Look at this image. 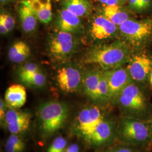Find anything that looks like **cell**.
Segmentation results:
<instances>
[{
	"label": "cell",
	"mask_w": 152,
	"mask_h": 152,
	"mask_svg": "<svg viewBox=\"0 0 152 152\" xmlns=\"http://www.w3.org/2000/svg\"><path fill=\"white\" fill-rule=\"evenodd\" d=\"M119 31L118 26L99 12L91 17L88 34L92 41H103L113 38Z\"/></svg>",
	"instance_id": "cell-9"
},
{
	"label": "cell",
	"mask_w": 152,
	"mask_h": 152,
	"mask_svg": "<svg viewBox=\"0 0 152 152\" xmlns=\"http://www.w3.org/2000/svg\"><path fill=\"white\" fill-rule=\"evenodd\" d=\"M61 7L81 18L91 16L93 10L92 0H61Z\"/></svg>",
	"instance_id": "cell-19"
},
{
	"label": "cell",
	"mask_w": 152,
	"mask_h": 152,
	"mask_svg": "<svg viewBox=\"0 0 152 152\" xmlns=\"http://www.w3.org/2000/svg\"><path fill=\"white\" fill-rule=\"evenodd\" d=\"M114 130L113 122L106 117L98 125L96 130L87 141V144L98 147L108 143L113 136Z\"/></svg>",
	"instance_id": "cell-14"
},
{
	"label": "cell",
	"mask_w": 152,
	"mask_h": 152,
	"mask_svg": "<svg viewBox=\"0 0 152 152\" xmlns=\"http://www.w3.org/2000/svg\"><path fill=\"white\" fill-rule=\"evenodd\" d=\"M130 10L135 12H142L141 0H127Z\"/></svg>",
	"instance_id": "cell-28"
},
{
	"label": "cell",
	"mask_w": 152,
	"mask_h": 152,
	"mask_svg": "<svg viewBox=\"0 0 152 152\" xmlns=\"http://www.w3.org/2000/svg\"><path fill=\"white\" fill-rule=\"evenodd\" d=\"M99 12L118 27L130 19L129 12L123 5H102Z\"/></svg>",
	"instance_id": "cell-20"
},
{
	"label": "cell",
	"mask_w": 152,
	"mask_h": 152,
	"mask_svg": "<svg viewBox=\"0 0 152 152\" xmlns=\"http://www.w3.org/2000/svg\"><path fill=\"white\" fill-rule=\"evenodd\" d=\"M38 20L48 24L53 18L51 0H24Z\"/></svg>",
	"instance_id": "cell-17"
},
{
	"label": "cell",
	"mask_w": 152,
	"mask_h": 152,
	"mask_svg": "<svg viewBox=\"0 0 152 152\" xmlns=\"http://www.w3.org/2000/svg\"><path fill=\"white\" fill-rule=\"evenodd\" d=\"M26 147L25 142L18 134H11L6 142V152H23Z\"/></svg>",
	"instance_id": "cell-22"
},
{
	"label": "cell",
	"mask_w": 152,
	"mask_h": 152,
	"mask_svg": "<svg viewBox=\"0 0 152 152\" xmlns=\"http://www.w3.org/2000/svg\"><path fill=\"white\" fill-rule=\"evenodd\" d=\"M80 147L76 144H72L67 147L64 152H79Z\"/></svg>",
	"instance_id": "cell-32"
},
{
	"label": "cell",
	"mask_w": 152,
	"mask_h": 152,
	"mask_svg": "<svg viewBox=\"0 0 152 152\" xmlns=\"http://www.w3.org/2000/svg\"><path fill=\"white\" fill-rule=\"evenodd\" d=\"M31 54V49L27 44L23 41H18L9 50L8 58L12 63H20L27 60Z\"/></svg>",
	"instance_id": "cell-21"
},
{
	"label": "cell",
	"mask_w": 152,
	"mask_h": 152,
	"mask_svg": "<svg viewBox=\"0 0 152 152\" xmlns=\"http://www.w3.org/2000/svg\"><path fill=\"white\" fill-rule=\"evenodd\" d=\"M106 117L100 107L92 104L84 107L76 116L73 130L77 135L87 142L98 125Z\"/></svg>",
	"instance_id": "cell-4"
},
{
	"label": "cell",
	"mask_w": 152,
	"mask_h": 152,
	"mask_svg": "<svg viewBox=\"0 0 152 152\" xmlns=\"http://www.w3.org/2000/svg\"><path fill=\"white\" fill-rule=\"evenodd\" d=\"M6 107V105L5 100L1 99L0 100V120H1V124L3 122L4 118L5 117L6 112V110H5Z\"/></svg>",
	"instance_id": "cell-30"
},
{
	"label": "cell",
	"mask_w": 152,
	"mask_h": 152,
	"mask_svg": "<svg viewBox=\"0 0 152 152\" xmlns=\"http://www.w3.org/2000/svg\"><path fill=\"white\" fill-rule=\"evenodd\" d=\"M80 42L75 34L55 29L49 36V55L56 61L64 62L71 59L79 49Z\"/></svg>",
	"instance_id": "cell-3"
},
{
	"label": "cell",
	"mask_w": 152,
	"mask_h": 152,
	"mask_svg": "<svg viewBox=\"0 0 152 152\" xmlns=\"http://www.w3.org/2000/svg\"><path fill=\"white\" fill-rule=\"evenodd\" d=\"M4 100L8 108L15 109L21 108L27 101L25 88L20 85H11L6 91Z\"/></svg>",
	"instance_id": "cell-18"
},
{
	"label": "cell",
	"mask_w": 152,
	"mask_h": 152,
	"mask_svg": "<svg viewBox=\"0 0 152 152\" xmlns=\"http://www.w3.org/2000/svg\"><path fill=\"white\" fill-rule=\"evenodd\" d=\"M148 125L149 126V127H150V128H151V130L152 131V119H151V120H150V121H149Z\"/></svg>",
	"instance_id": "cell-36"
},
{
	"label": "cell",
	"mask_w": 152,
	"mask_h": 152,
	"mask_svg": "<svg viewBox=\"0 0 152 152\" xmlns=\"http://www.w3.org/2000/svg\"><path fill=\"white\" fill-rule=\"evenodd\" d=\"M102 5H124L127 0H97Z\"/></svg>",
	"instance_id": "cell-29"
},
{
	"label": "cell",
	"mask_w": 152,
	"mask_h": 152,
	"mask_svg": "<svg viewBox=\"0 0 152 152\" xmlns=\"http://www.w3.org/2000/svg\"><path fill=\"white\" fill-rule=\"evenodd\" d=\"M118 133L123 141L135 145L146 144L152 134L148 124L140 119L130 116H126L121 120Z\"/></svg>",
	"instance_id": "cell-5"
},
{
	"label": "cell",
	"mask_w": 152,
	"mask_h": 152,
	"mask_svg": "<svg viewBox=\"0 0 152 152\" xmlns=\"http://www.w3.org/2000/svg\"><path fill=\"white\" fill-rule=\"evenodd\" d=\"M55 23L56 29L63 32L77 34L84 31L81 18L64 7L58 11Z\"/></svg>",
	"instance_id": "cell-12"
},
{
	"label": "cell",
	"mask_w": 152,
	"mask_h": 152,
	"mask_svg": "<svg viewBox=\"0 0 152 152\" xmlns=\"http://www.w3.org/2000/svg\"><path fill=\"white\" fill-rule=\"evenodd\" d=\"M127 116L141 119L147 113V100L140 88L133 82L121 92L116 100Z\"/></svg>",
	"instance_id": "cell-6"
},
{
	"label": "cell",
	"mask_w": 152,
	"mask_h": 152,
	"mask_svg": "<svg viewBox=\"0 0 152 152\" xmlns=\"http://www.w3.org/2000/svg\"><path fill=\"white\" fill-rule=\"evenodd\" d=\"M101 104L110 103L108 82L104 71H102L99 85V102Z\"/></svg>",
	"instance_id": "cell-24"
},
{
	"label": "cell",
	"mask_w": 152,
	"mask_h": 152,
	"mask_svg": "<svg viewBox=\"0 0 152 152\" xmlns=\"http://www.w3.org/2000/svg\"><path fill=\"white\" fill-rule=\"evenodd\" d=\"M142 12L147 10L152 6V0H141Z\"/></svg>",
	"instance_id": "cell-31"
},
{
	"label": "cell",
	"mask_w": 152,
	"mask_h": 152,
	"mask_svg": "<svg viewBox=\"0 0 152 152\" xmlns=\"http://www.w3.org/2000/svg\"><path fill=\"white\" fill-rule=\"evenodd\" d=\"M23 0H0V4H1V7L4 6L9 5L10 4H12L14 2H16L18 1H22Z\"/></svg>",
	"instance_id": "cell-34"
},
{
	"label": "cell",
	"mask_w": 152,
	"mask_h": 152,
	"mask_svg": "<svg viewBox=\"0 0 152 152\" xmlns=\"http://www.w3.org/2000/svg\"><path fill=\"white\" fill-rule=\"evenodd\" d=\"M104 72L108 82L110 102H115L121 92L133 80L127 68L122 66Z\"/></svg>",
	"instance_id": "cell-10"
},
{
	"label": "cell",
	"mask_w": 152,
	"mask_h": 152,
	"mask_svg": "<svg viewBox=\"0 0 152 152\" xmlns=\"http://www.w3.org/2000/svg\"><path fill=\"white\" fill-rule=\"evenodd\" d=\"M69 116L66 104L58 101H49L42 104L37 111L39 131L44 137H49L65 125Z\"/></svg>",
	"instance_id": "cell-2"
},
{
	"label": "cell",
	"mask_w": 152,
	"mask_h": 152,
	"mask_svg": "<svg viewBox=\"0 0 152 152\" xmlns=\"http://www.w3.org/2000/svg\"><path fill=\"white\" fill-rule=\"evenodd\" d=\"M0 33H1V34L3 36L6 35L9 33L7 28L2 23H0Z\"/></svg>",
	"instance_id": "cell-35"
},
{
	"label": "cell",
	"mask_w": 152,
	"mask_h": 152,
	"mask_svg": "<svg viewBox=\"0 0 152 152\" xmlns=\"http://www.w3.org/2000/svg\"><path fill=\"white\" fill-rule=\"evenodd\" d=\"M83 72L76 65L66 64L56 72V80L60 90L66 93L76 92L82 86Z\"/></svg>",
	"instance_id": "cell-8"
},
{
	"label": "cell",
	"mask_w": 152,
	"mask_h": 152,
	"mask_svg": "<svg viewBox=\"0 0 152 152\" xmlns=\"http://www.w3.org/2000/svg\"><path fill=\"white\" fill-rule=\"evenodd\" d=\"M102 69H90L83 72L82 87L85 94L94 102H99V85Z\"/></svg>",
	"instance_id": "cell-15"
},
{
	"label": "cell",
	"mask_w": 152,
	"mask_h": 152,
	"mask_svg": "<svg viewBox=\"0 0 152 152\" xmlns=\"http://www.w3.org/2000/svg\"><path fill=\"white\" fill-rule=\"evenodd\" d=\"M40 71L39 67L37 64L33 63H28L23 65L20 68L19 71V76L20 79Z\"/></svg>",
	"instance_id": "cell-27"
},
{
	"label": "cell",
	"mask_w": 152,
	"mask_h": 152,
	"mask_svg": "<svg viewBox=\"0 0 152 152\" xmlns=\"http://www.w3.org/2000/svg\"><path fill=\"white\" fill-rule=\"evenodd\" d=\"M6 110L5 117L2 122L11 134H21L29 129L32 115L27 112L10 108Z\"/></svg>",
	"instance_id": "cell-11"
},
{
	"label": "cell",
	"mask_w": 152,
	"mask_h": 152,
	"mask_svg": "<svg viewBox=\"0 0 152 152\" xmlns=\"http://www.w3.org/2000/svg\"><path fill=\"white\" fill-rule=\"evenodd\" d=\"M118 28L121 35L127 42L134 46L141 45L152 37V19H129Z\"/></svg>",
	"instance_id": "cell-7"
},
{
	"label": "cell",
	"mask_w": 152,
	"mask_h": 152,
	"mask_svg": "<svg viewBox=\"0 0 152 152\" xmlns=\"http://www.w3.org/2000/svg\"><path fill=\"white\" fill-rule=\"evenodd\" d=\"M112 152H135L134 151L129 147H118L115 148Z\"/></svg>",
	"instance_id": "cell-33"
},
{
	"label": "cell",
	"mask_w": 152,
	"mask_h": 152,
	"mask_svg": "<svg viewBox=\"0 0 152 152\" xmlns=\"http://www.w3.org/2000/svg\"><path fill=\"white\" fill-rule=\"evenodd\" d=\"M150 81H151V85H152V71L151 73V76H150Z\"/></svg>",
	"instance_id": "cell-37"
},
{
	"label": "cell",
	"mask_w": 152,
	"mask_h": 152,
	"mask_svg": "<svg viewBox=\"0 0 152 152\" xmlns=\"http://www.w3.org/2000/svg\"><path fill=\"white\" fill-rule=\"evenodd\" d=\"M0 23L5 26L9 32L12 31L15 26V20L14 16L10 12L2 8L0 14Z\"/></svg>",
	"instance_id": "cell-25"
},
{
	"label": "cell",
	"mask_w": 152,
	"mask_h": 152,
	"mask_svg": "<svg viewBox=\"0 0 152 152\" xmlns=\"http://www.w3.org/2000/svg\"><path fill=\"white\" fill-rule=\"evenodd\" d=\"M17 11L23 31L27 34L34 32L37 27L38 20L24 0L19 2Z\"/></svg>",
	"instance_id": "cell-16"
},
{
	"label": "cell",
	"mask_w": 152,
	"mask_h": 152,
	"mask_svg": "<svg viewBox=\"0 0 152 152\" xmlns=\"http://www.w3.org/2000/svg\"><path fill=\"white\" fill-rule=\"evenodd\" d=\"M67 145V141L63 136L56 137L49 146L47 152H64Z\"/></svg>",
	"instance_id": "cell-26"
},
{
	"label": "cell",
	"mask_w": 152,
	"mask_h": 152,
	"mask_svg": "<svg viewBox=\"0 0 152 152\" xmlns=\"http://www.w3.org/2000/svg\"><path fill=\"white\" fill-rule=\"evenodd\" d=\"M130 50L123 41H116L108 44L92 46L80 60L82 65L96 64L103 71L121 67L130 59Z\"/></svg>",
	"instance_id": "cell-1"
},
{
	"label": "cell",
	"mask_w": 152,
	"mask_h": 152,
	"mask_svg": "<svg viewBox=\"0 0 152 152\" xmlns=\"http://www.w3.org/2000/svg\"><path fill=\"white\" fill-rule=\"evenodd\" d=\"M20 80L28 86L34 87H43L46 82V77L41 71L23 77Z\"/></svg>",
	"instance_id": "cell-23"
},
{
	"label": "cell",
	"mask_w": 152,
	"mask_h": 152,
	"mask_svg": "<svg viewBox=\"0 0 152 152\" xmlns=\"http://www.w3.org/2000/svg\"><path fill=\"white\" fill-rule=\"evenodd\" d=\"M133 81H145L152 71V61L144 55H137L131 58L127 66Z\"/></svg>",
	"instance_id": "cell-13"
}]
</instances>
